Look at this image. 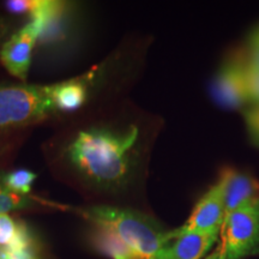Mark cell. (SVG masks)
<instances>
[{"instance_id": "obj_1", "label": "cell", "mask_w": 259, "mask_h": 259, "mask_svg": "<svg viewBox=\"0 0 259 259\" xmlns=\"http://www.w3.org/2000/svg\"><path fill=\"white\" fill-rule=\"evenodd\" d=\"M138 136L136 126H130L126 131L99 127L84 130L67 147V157L95 185H119L128 174Z\"/></svg>"}, {"instance_id": "obj_2", "label": "cell", "mask_w": 259, "mask_h": 259, "mask_svg": "<svg viewBox=\"0 0 259 259\" xmlns=\"http://www.w3.org/2000/svg\"><path fill=\"white\" fill-rule=\"evenodd\" d=\"M92 226L114 233L141 259H151L167 240L168 232L156 220L136 210L94 205L77 210Z\"/></svg>"}, {"instance_id": "obj_3", "label": "cell", "mask_w": 259, "mask_h": 259, "mask_svg": "<svg viewBox=\"0 0 259 259\" xmlns=\"http://www.w3.org/2000/svg\"><path fill=\"white\" fill-rule=\"evenodd\" d=\"M259 254V200L227 213L211 252L204 259H246Z\"/></svg>"}, {"instance_id": "obj_4", "label": "cell", "mask_w": 259, "mask_h": 259, "mask_svg": "<svg viewBox=\"0 0 259 259\" xmlns=\"http://www.w3.org/2000/svg\"><path fill=\"white\" fill-rule=\"evenodd\" d=\"M56 112L53 85H0V127L38 121Z\"/></svg>"}, {"instance_id": "obj_5", "label": "cell", "mask_w": 259, "mask_h": 259, "mask_svg": "<svg viewBox=\"0 0 259 259\" xmlns=\"http://www.w3.org/2000/svg\"><path fill=\"white\" fill-rule=\"evenodd\" d=\"M40 35V24L30 19L18 31L12 34L0 48V60L12 76L27 79L31 64V56Z\"/></svg>"}, {"instance_id": "obj_6", "label": "cell", "mask_w": 259, "mask_h": 259, "mask_svg": "<svg viewBox=\"0 0 259 259\" xmlns=\"http://www.w3.org/2000/svg\"><path fill=\"white\" fill-rule=\"evenodd\" d=\"M211 95L219 106L239 109L250 103L245 84V63L229 60L222 65L213 78Z\"/></svg>"}, {"instance_id": "obj_7", "label": "cell", "mask_w": 259, "mask_h": 259, "mask_svg": "<svg viewBox=\"0 0 259 259\" xmlns=\"http://www.w3.org/2000/svg\"><path fill=\"white\" fill-rule=\"evenodd\" d=\"M225 218L226 210L222 193L218 184H215L203 194L186 222L178 229L186 233L219 235Z\"/></svg>"}, {"instance_id": "obj_8", "label": "cell", "mask_w": 259, "mask_h": 259, "mask_svg": "<svg viewBox=\"0 0 259 259\" xmlns=\"http://www.w3.org/2000/svg\"><path fill=\"white\" fill-rule=\"evenodd\" d=\"M218 234L168 232L167 240L151 259H203L209 254L218 242Z\"/></svg>"}, {"instance_id": "obj_9", "label": "cell", "mask_w": 259, "mask_h": 259, "mask_svg": "<svg viewBox=\"0 0 259 259\" xmlns=\"http://www.w3.org/2000/svg\"><path fill=\"white\" fill-rule=\"evenodd\" d=\"M216 184L221 190L226 215L259 200V181L246 171L225 167Z\"/></svg>"}, {"instance_id": "obj_10", "label": "cell", "mask_w": 259, "mask_h": 259, "mask_svg": "<svg viewBox=\"0 0 259 259\" xmlns=\"http://www.w3.org/2000/svg\"><path fill=\"white\" fill-rule=\"evenodd\" d=\"M87 96L88 78L85 76L53 84V100L57 111H77L87 101Z\"/></svg>"}, {"instance_id": "obj_11", "label": "cell", "mask_w": 259, "mask_h": 259, "mask_svg": "<svg viewBox=\"0 0 259 259\" xmlns=\"http://www.w3.org/2000/svg\"><path fill=\"white\" fill-rule=\"evenodd\" d=\"M92 227L90 241L97 252L111 259H141L128 245L109 229L97 226Z\"/></svg>"}, {"instance_id": "obj_12", "label": "cell", "mask_w": 259, "mask_h": 259, "mask_svg": "<svg viewBox=\"0 0 259 259\" xmlns=\"http://www.w3.org/2000/svg\"><path fill=\"white\" fill-rule=\"evenodd\" d=\"M3 177H4V173L0 171V213H8L9 211H12V210L16 209L30 208L31 205L38 202L48 204L47 202L36 199L34 197L23 196V194L12 192V191H10L6 187Z\"/></svg>"}, {"instance_id": "obj_13", "label": "cell", "mask_w": 259, "mask_h": 259, "mask_svg": "<svg viewBox=\"0 0 259 259\" xmlns=\"http://www.w3.org/2000/svg\"><path fill=\"white\" fill-rule=\"evenodd\" d=\"M6 187L12 192L28 196L31 190V184L36 179V174L28 169H17L3 177Z\"/></svg>"}, {"instance_id": "obj_14", "label": "cell", "mask_w": 259, "mask_h": 259, "mask_svg": "<svg viewBox=\"0 0 259 259\" xmlns=\"http://www.w3.org/2000/svg\"><path fill=\"white\" fill-rule=\"evenodd\" d=\"M23 223L16 221L8 213H0V246L8 248L17 239Z\"/></svg>"}, {"instance_id": "obj_15", "label": "cell", "mask_w": 259, "mask_h": 259, "mask_svg": "<svg viewBox=\"0 0 259 259\" xmlns=\"http://www.w3.org/2000/svg\"><path fill=\"white\" fill-rule=\"evenodd\" d=\"M242 114H244L245 124L247 127L251 143L254 147L259 148V105L248 107Z\"/></svg>"}, {"instance_id": "obj_16", "label": "cell", "mask_w": 259, "mask_h": 259, "mask_svg": "<svg viewBox=\"0 0 259 259\" xmlns=\"http://www.w3.org/2000/svg\"><path fill=\"white\" fill-rule=\"evenodd\" d=\"M245 84L248 99L253 105H259V72L245 65Z\"/></svg>"}, {"instance_id": "obj_17", "label": "cell", "mask_w": 259, "mask_h": 259, "mask_svg": "<svg viewBox=\"0 0 259 259\" xmlns=\"http://www.w3.org/2000/svg\"><path fill=\"white\" fill-rule=\"evenodd\" d=\"M32 6H34V0H12V2L6 3V8L9 11L16 15H30Z\"/></svg>"}, {"instance_id": "obj_18", "label": "cell", "mask_w": 259, "mask_h": 259, "mask_svg": "<svg viewBox=\"0 0 259 259\" xmlns=\"http://www.w3.org/2000/svg\"><path fill=\"white\" fill-rule=\"evenodd\" d=\"M245 65L250 69L258 71L259 72V48H250V53H248V59Z\"/></svg>"}, {"instance_id": "obj_19", "label": "cell", "mask_w": 259, "mask_h": 259, "mask_svg": "<svg viewBox=\"0 0 259 259\" xmlns=\"http://www.w3.org/2000/svg\"><path fill=\"white\" fill-rule=\"evenodd\" d=\"M248 45H250V48H259V27L251 32Z\"/></svg>"}, {"instance_id": "obj_20", "label": "cell", "mask_w": 259, "mask_h": 259, "mask_svg": "<svg viewBox=\"0 0 259 259\" xmlns=\"http://www.w3.org/2000/svg\"><path fill=\"white\" fill-rule=\"evenodd\" d=\"M9 30V25L3 18H0V42L4 40L6 32Z\"/></svg>"}, {"instance_id": "obj_21", "label": "cell", "mask_w": 259, "mask_h": 259, "mask_svg": "<svg viewBox=\"0 0 259 259\" xmlns=\"http://www.w3.org/2000/svg\"><path fill=\"white\" fill-rule=\"evenodd\" d=\"M0 259H8V254H6L5 250H0Z\"/></svg>"}]
</instances>
